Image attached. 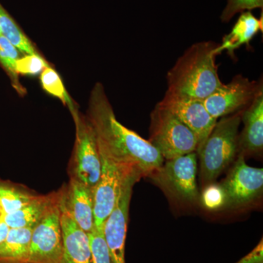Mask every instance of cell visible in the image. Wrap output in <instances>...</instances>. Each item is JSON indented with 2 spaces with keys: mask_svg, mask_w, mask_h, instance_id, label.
<instances>
[{
  "mask_svg": "<svg viewBox=\"0 0 263 263\" xmlns=\"http://www.w3.org/2000/svg\"><path fill=\"white\" fill-rule=\"evenodd\" d=\"M86 117L94 129L99 152L140 179L149 177L164 163L163 157L148 140L117 120L100 83L90 95Z\"/></svg>",
  "mask_w": 263,
  "mask_h": 263,
  "instance_id": "cell-1",
  "label": "cell"
},
{
  "mask_svg": "<svg viewBox=\"0 0 263 263\" xmlns=\"http://www.w3.org/2000/svg\"><path fill=\"white\" fill-rule=\"evenodd\" d=\"M219 43L201 41L190 46L167 72V91L181 98L203 101L221 82L216 57Z\"/></svg>",
  "mask_w": 263,
  "mask_h": 263,
  "instance_id": "cell-2",
  "label": "cell"
},
{
  "mask_svg": "<svg viewBox=\"0 0 263 263\" xmlns=\"http://www.w3.org/2000/svg\"><path fill=\"white\" fill-rule=\"evenodd\" d=\"M242 111L220 118L197 151L200 179L204 185L214 183L235 160L238 152Z\"/></svg>",
  "mask_w": 263,
  "mask_h": 263,
  "instance_id": "cell-3",
  "label": "cell"
},
{
  "mask_svg": "<svg viewBox=\"0 0 263 263\" xmlns=\"http://www.w3.org/2000/svg\"><path fill=\"white\" fill-rule=\"evenodd\" d=\"M148 141L166 160L197 152L198 147L193 132L158 103L151 112Z\"/></svg>",
  "mask_w": 263,
  "mask_h": 263,
  "instance_id": "cell-4",
  "label": "cell"
},
{
  "mask_svg": "<svg viewBox=\"0 0 263 263\" xmlns=\"http://www.w3.org/2000/svg\"><path fill=\"white\" fill-rule=\"evenodd\" d=\"M76 128V143L71 159L70 177L94 191L101 173V159L92 125L77 109L71 112Z\"/></svg>",
  "mask_w": 263,
  "mask_h": 263,
  "instance_id": "cell-5",
  "label": "cell"
},
{
  "mask_svg": "<svg viewBox=\"0 0 263 263\" xmlns=\"http://www.w3.org/2000/svg\"><path fill=\"white\" fill-rule=\"evenodd\" d=\"M61 191L51 194L41 220L32 229L29 263H59L62 251Z\"/></svg>",
  "mask_w": 263,
  "mask_h": 263,
  "instance_id": "cell-6",
  "label": "cell"
},
{
  "mask_svg": "<svg viewBox=\"0 0 263 263\" xmlns=\"http://www.w3.org/2000/svg\"><path fill=\"white\" fill-rule=\"evenodd\" d=\"M197 152L166 160L149 177L166 193L181 201L198 200Z\"/></svg>",
  "mask_w": 263,
  "mask_h": 263,
  "instance_id": "cell-7",
  "label": "cell"
},
{
  "mask_svg": "<svg viewBox=\"0 0 263 263\" xmlns=\"http://www.w3.org/2000/svg\"><path fill=\"white\" fill-rule=\"evenodd\" d=\"M262 81H250L248 78L236 75L228 84L221 87L203 100L209 114L214 119L227 117L242 111L263 90Z\"/></svg>",
  "mask_w": 263,
  "mask_h": 263,
  "instance_id": "cell-8",
  "label": "cell"
},
{
  "mask_svg": "<svg viewBox=\"0 0 263 263\" xmlns=\"http://www.w3.org/2000/svg\"><path fill=\"white\" fill-rule=\"evenodd\" d=\"M226 197V206L240 209L259 198L263 190V169L251 167L245 157L238 155L233 168L220 183Z\"/></svg>",
  "mask_w": 263,
  "mask_h": 263,
  "instance_id": "cell-9",
  "label": "cell"
},
{
  "mask_svg": "<svg viewBox=\"0 0 263 263\" xmlns=\"http://www.w3.org/2000/svg\"><path fill=\"white\" fill-rule=\"evenodd\" d=\"M100 155L101 173L94 190V219L95 228L103 230L105 221L116 206L124 181L132 176L141 179L101 152Z\"/></svg>",
  "mask_w": 263,
  "mask_h": 263,
  "instance_id": "cell-10",
  "label": "cell"
},
{
  "mask_svg": "<svg viewBox=\"0 0 263 263\" xmlns=\"http://www.w3.org/2000/svg\"><path fill=\"white\" fill-rule=\"evenodd\" d=\"M139 180L134 176L126 179L116 206L104 224V236L108 246L110 263H126L125 243L129 204L133 186Z\"/></svg>",
  "mask_w": 263,
  "mask_h": 263,
  "instance_id": "cell-11",
  "label": "cell"
},
{
  "mask_svg": "<svg viewBox=\"0 0 263 263\" xmlns=\"http://www.w3.org/2000/svg\"><path fill=\"white\" fill-rule=\"evenodd\" d=\"M158 104L174 114L193 132L198 142L197 152L205 143L218 121L208 112L203 101L181 98L166 91L164 98Z\"/></svg>",
  "mask_w": 263,
  "mask_h": 263,
  "instance_id": "cell-12",
  "label": "cell"
},
{
  "mask_svg": "<svg viewBox=\"0 0 263 263\" xmlns=\"http://www.w3.org/2000/svg\"><path fill=\"white\" fill-rule=\"evenodd\" d=\"M61 204L87 234L94 230V191L91 189L70 177L67 187L61 190Z\"/></svg>",
  "mask_w": 263,
  "mask_h": 263,
  "instance_id": "cell-13",
  "label": "cell"
},
{
  "mask_svg": "<svg viewBox=\"0 0 263 263\" xmlns=\"http://www.w3.org/2000/svg\"><path fill=\"white\" fill-rule=\"evenodd\" d=\"M60 209L62 251L59 263H92L89 235L76 224L61 201Z\"/></svg>",
  "mask_w": 263,
  "mask_h": 263,
  "instance_id": "cell-14",
  "label": "cell"
},
{
  "mask_svg": "<svg viewBox=\"0 0 263 263\" xmlns=\"http://www.w3.org/2000/svg\"><path fill=\"white\" fill-rule=\"evenodd\" d=\"M241 122L243 129L238 137L239 155H259L263 149V90L242 111Z\"/></svg>",
  "mask_w": 263,
  "mask_h": 263,
  "instance_id": "cell-15",
  "label": "cell"
},
{
  "mask_svg": "<svg viewBox=\"0 0 263 263\" xmlns=\"http://www.w3.org/2000/svg\"><path fill=\"white\" fill-rule=\"evenodd\" d=\"M240 16L233 25L232 30L222 38L217 50L219 54L227 51L233 57L235 50L243 45L249 46L251 41L263 29V18H257L252 11L240 13Z\"/></svg>",
  "mask_w": 263,
  "mask_h": 263,
  "instance_id": "cell-16",
  "label": "cell"
},
{
  "mask_svg": "<svg viewBox=\"0 0 263 263\" xmlns=\"http://www.w3.org/2000/svg\"><path fill=\"white\" fill-rule=\"evenodd\" d=\"M33 228H11L0 243V263H29Z\"/></svg>",
  "mask_w": 263,
  "mask_h": 263,
  "instance_id": "cell-17",
  "label": "cell"
},
{
  "mask_svg": "<svg viewBox=\"0 0 263 263\" xmlns=\"http://www.w3.org/2000/svg\"><path fill=\"white\" fill-rule=\"evenodd\" d=\"M50 198L51 194L48 195H40L37 200L22 209L10 214H4L3 221L10 229L34 228L44 215Z\"/></svg>",
  "mask_w": 263,
  "mask_h": 263,
  "instance_id": "cell-18",
  "label": "cell"
},
{
  "mask_svg": "<svg viewBox=\"0 0 263 263\" xmlns=\"http://www.w3.org/2000/svg\"><path fill=\"white\" fill-rule=\"evenodd\" d=\"M0 28L2 35L8 39L18 51L26 54H38L29 38L1 4Z\"/></svg>",
  "mask_w": 263,
  "mask_h": 263,
  "instance_id": "cell-19",
  "label": "cell"
},
{
  "mask_svg": "<svg viewBox=\"0 0 263 263\" xmlns=\"http://www.w3.org/2000/svg\"><path fill=\"white\" fill-rule=\"evenodd\" d=\"M39 197L15 186L0 183V205L4 214L22 209Z\"/></svg>",
  "mask_w": 263,
  "mask_h": 263,
  "instance_id": "cell-20",
  "label": "cell"
},
{
  "mask_svg": "<svg viewBox=\"0 0 263 263\" xmlns=\"http://www.w3.org/2000/svg\"><path fill=\"white\" fill-rule=\"evenodd\" d=\"M41 83L44 91L48 94L60 99L62 103L67 105L72 112L76 109L75 105L72 103V99L67 94L61 77L56 70L48 66L41 72Z\"/></svg>",
  "mask_w": 263,
  "mask_h": 263,
  "instance_id": "cell-21",
  "label": "cell"
},
{
  "mask_svg": "<svg viewBox=\"0 0 263 263\" xmlns=\"http://www.w3.org/2000/svg\"><path fill=\"white\" fill-rule=\"evenodd\" d=\"M19 58L18 50L4 36L0 35V64L16 84V87L20 89L18 75L15 72V62Z\"/></svg>",
  "mask_w": 263,
  "mask_h": 263,
  "instance_id": "cell-22",
  "label": "cell"
},
{
  "mask_svg": "<svg viewBox=\"0 0 263 263\" xmlns=\"http://www.w3.org/2000/svg\"><path fill=\"white\" fill-rule=\"evenodd\" d=\"M263 0H227L226 5L221 12L220 20L228 23L235 15L254 9H262Z\"/></svg>",
  "mask_w": 263,
  "mask_h": 263,
  "instance_id": "cell-23",
  "label": "cell"
},
{
  "mask_svg": "<svg viewBox=\"0 0 263 263\" xmlns=\"http://www.w3.org/2000/svg\"><path fill=\"white\" fill-rule=\"evenodd\" d=\"M49 65L41 55L26 54L15 62L17 75L35 76L41 73Z\"/></svg>",
  "mask_w": 263,
  "mask_h": 263,
  "instance_id": "cell-24",
  "label": "cell"
},
{
  "mask_svg": "<svg viewBox=\"0 0 263 263\" xmlns=\"http://www.w3.org/2000/svg\"><path fill=\"white\" fill-rule=\"evenodd\" d=\"M92 263H110L108 246L104 236L103 230L96 228L89 233Z\"/></svg>",
  "mask_w": 263,
  "mask_h": 263,
  "instance_id": "cell-25",
  "label": "cell"
},
{
  "mask_svg": "<svg viewBox=\"0 0 263 263\" xmlns=\"http://www.w3.org/2000/svg\"><path fill=\"white\" fill-rule=\"evenodd\" d=\"M202 203L210 211H216L226 206V197L221 185L209 183L202 194Z\"/></svg>",
  "mask_w": 263,
  "mask_h": 263,
  "instance_id": "cell-26",
  "label": "cell"
},
{
  "mask_svg": "<svg viewBox=\"0 0 263 263\" xmlns=\"http://www.w3.org/2000/svg\"><path fill=\"white\" fill-rule=\"evenodd\" d=\"M235 263H263L262 240L248 254Z\"/></svg>",
  "mask_w": 263,
  "mask_h": 263,
  "instance_id": "cell-27",
  "label": "cell"
},
{
  "mask_svg": "<svg viewBox=\"0 0 263 263\" xmlns=\"http://www.w3.org/2000/svg\"><path fill=\"white\" fill-rule=\"evenodd\" d=\"M9 230L10 228L5 224L4 221H3V219L0 220V243L4 241L5 238H6L7 235L8 234Z\"/></svg>",
  "mask_w": 263,
  "mask_h": 263,
  "instance_id": "cell-28",
  "label": "cell"
},
{
  "mask_svg": "<svg viewBox=\"0 0 263 263\" xmlns=\"http://www.w3.org/2000/svg\"><path fill=\"white\" fill-rule=\"evenodd\" d=\"M3 215H4V214H3V210H2L1 205H0V220L3 219Z\"/></svg>",
  "mask_w": 263,
  "mask_h": 263,
  "instance_id": "cell-29",
  "label": "cell"
},
{
  "mask_svg": "<svg viewBox=\"0 0 263 263\" xmlns=\"http://www.w3.org/2000/svg\"><path fill=\"white\" fill-rule=\"evenodd\" d=\"M0 35H2L1 28H0Z\"/></svg>",
  "mask_w": 263,
  "mask_h": 263,
  "instance_id": "cell-30",
  "label": "cell"
}]
</instances>
